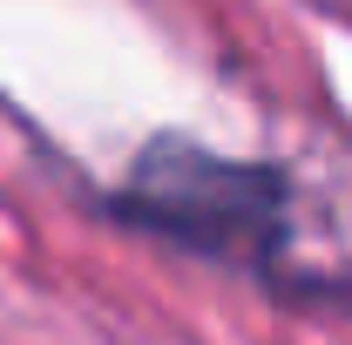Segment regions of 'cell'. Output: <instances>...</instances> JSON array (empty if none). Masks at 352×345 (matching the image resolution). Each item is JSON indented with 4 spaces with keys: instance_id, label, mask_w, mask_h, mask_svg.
Returning <instances> with one entry per match:
<instances>
[{
    "instance_id": "6da1fadb",
    "label": "cell",
    "mask_w": 352,
    "mask_h": 345,
    "mask_svg": "<svg viewBox=\"0 0 352 345\" xmlns=\"http://www.w3.org/2000/svg\"><path fill=\"white\" fill-rule=\"evenodd\" d=\"M122 210L197 258L217 264H271L292 216H285V176L264 163H237L197 142H156L135 156L122 183Z\"/></svg>"
}]
</instances>
